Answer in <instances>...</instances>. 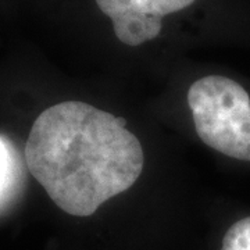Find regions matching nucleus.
<instances>
[{"mask_svg": "<svg viewBox=\"0 0 250 250\" xmlns=\"http://www.w3.org/2000/svg\"><path fill=\"white\" fill-rule=\"evenodd\" d=\"M34 178L62 211L92 215L141 177L145 154L125 120L85 102H62L35 120L25 143Z\"/></svg>", "mask_w": 250, "mask_h": 250, "instance_id": "nucleus-1", "label": "nucleus"}, {"mask_svg": "<svg viewBox=\"0 0 250 250\" xmlns=\"http://www.w3.org/2000/svg\"><path fill=\"white\" fill-rule=\"evenodd\" d=\"M188 104L197 136L228 157L250 161V99L238 82L208 75L190 85Z\"/></svg>", "mask_w": 250, "mask_h": 250, "instance_id": "nucleus-2", "label": "nucleus"}, {"mask_svg": "<svg viewBox=\"0 0 250 250\" xmlns=\"http://www.w3.org/2000/svg\"><path fill=\"white\" fill-rule=\"evenodd\" d=\"M195 0H96L103 14L113 21L120 42L139 46L157 38L163 17L187 9Z\"/></svg>", "mask_w": 250, "mask_h": 250, "instance_id": "nucleus-3", "label": "nucleus"}, {"mask_svg": "<svg viewBox=\"0 0 250 250\" xmlns=\"http://www.w3.org/2000/svg\"><path fill=\"white\" fill-rule=\"evenodd\" d=\"M221 250H250V217L231 225L224 235Z\"/></svg>", "mask_w": 250, "mask_h": 250, "instance_id": "nucleus-4", "label": "nucleus"}, {"mask_svg": "<svg viewBox=\"0 0 250 250\" xmlns=\"http://www.w3.org/2000/svg\"><path fill=\"white\" fill-rule=\"evenodd\" d=\"M11 175V157L6 145L0 141V196L10 182Z\"/></svg>", "mask_w": 250, "mask_h": 250, "instance_id": "nucleus-5", "label": "nucleus"}]
</instances>
